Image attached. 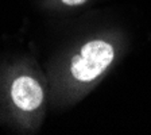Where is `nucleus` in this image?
<instances>
[{"instance_id": "f257e3e1", "label": "nucleus", "mask_w": 151, "mask_h": 135, "mask_svg": "<svg viewBox=\"0 0 151 135\" xmlns=\"http://www.w3.org/2000/svg\"><path fill=\"white\" fill-rule=\"evenodd\" d=\"M113 49L104 41H92L84 45L80 56L73 57L72 74L80 81H92L111 65Z\"/></svg>"}, {"instance_id": "f03ea898", "label": "nucleus", "mask_w": 151, "mask_h": 135, "mask_svg": "<svg viewBox=\"0 0 151 135\" xmlns=\"http://www.w3.org/2000/svg\"><path fill=\"white\" fill-rule=\"evenodd\" d=\"M14 103L24 111L38 108L43 101V91L41 85L28 76H22L14 81L11 89Z\"/></svg>"}, {"instance_id": "7ed1b4c3", "label": "nucleus", "mask_w": 151, "mask_h": 135, "mask_svg": "<svg viewBox=\"0 0 151 135\" xmlns=\"http://www.w3.org/2000/svg\"><path fill=\"white\" fill-rule=\"evenodd\" d=\"M63 4H68V6H78V4L85 3L86 0H61Z\"/></svg>"}]
</instances>
